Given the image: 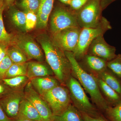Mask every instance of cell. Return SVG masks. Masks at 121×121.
<instances>
[{
  "label": "cell",
  "mask_w": 121,
  "mask_h": 121,
  "mask_svg": "<svg viewBox=\"0 0 121 121\" xmlns=\"http://www.w3.org/2000/svg\"><path fill=\"white\" fill-rule=\"evenodd\" d=\"M45 54L46 60L56 78L62 85L66 83L72 75L71 65L65 52L53 43L51 37L45 34L37 36Z\"/></svg>",
  "instance_id": "cell-1"
},
{
  "label": "cell",
  "mask_w": 121,
  "mask_h": 121,
  "mask_svg": "<svg viewBox=\"0 0 121 121\" xmlns=\"http://www.w3.org/2000/svg\"><path fill=\"white\" fill-rule=\"evenodd\" d=\"M71 65L72 75L79 82L85 90L89 94L92 101L99 110L105 112L109 106L102 94L97 78L81 67L72 52H64Z\"/></svg>",
  "instance_id": "cell-2"
},
{
  "label": "cell",
  "mask_w": 121,
  "mask_h": 121,
  "mask_svg": "<svg viewBox=\"0 0 121 121\" xmlns=\"http://www.w3.org/2000/svg\"><path fill=\"white\" fill-rule=\"evenodd\" d=\"M66 85L69 90L73 105L80 112L93 117L101 114L99 110L91 103L81 84L73 76H70Z\"/></svg>",
  "instance_id": "cell-3"
},
{
  "label": "cell",
  "mask_w": 121,
  "mask_h": 121,
  "mask_svg": "<svg viewBox=\"0 0 121 121\" xmlns=\"http://www.w3.org/2000/svg\"><path fill=\"white\" fill-rule=\"evenodd\" d=\"M110 22L103 17L101 24L94 28H81L78 44L73 52L78 61L86 54L89 46L92 41L99 36L103 35L107 31L112 29Z\"/></svg>",
  "instance_id": "cell-4"
},
{
  "label": "cell",
  "mask_w": 121,
  "mask_h": 121,
  "mask_svg": "<svg viewBox=\"0 0 121 121\" xmlns=\"http://www.w3.org/2000/svg\"><path fill=\"white\" fill-rule=\"evenodd\" d=\"M50 20V31L54 35L65 29L79 27L76 11L62 3H58L53 8Z\"/></svg>",
  "instance_id": "cell-5"
},
{
  "label": "cell",
  "mask_w": 121,
  "mask_h": 121,
  "mask_svg": "<svg viewBox=\"0 0 121 121\" xmlns=\"http://www.w3.org/2000/svg\"><path fill=\"white\" fill-rule=\"evenodd\" d=\"M101 0H89L76 11L78 25L81 28L96 27L101 24L103 17Z\"/></svg>",
  "instance_id": "cell-6"
},
{
  "label": "cell",
  "mask_w": 121,
  "mask_h": 121,
  "mask_svg": "<svg viewBox=\"0 0 121 121\" xmlns=\"http://www.w3.org/2000/svg\"><path fill=\"white\" fill-rule=\"evenodd\" d=\"M50 106L54 115L64 112L72 102L68 88L59 85L41 95Z\"/></svg>",
  "instance_id": "cell-7"
},
{
  "label": "cell",
  "mask_w": 121,
  "mask_h": 121,
  "mask_svg": "<svg viewBox=\"0 0 121 121\" xmlns=\"http://www.w3.org/2000/svg\"><path fill=\"white\" fill-rule=\"evenodd\" d=\"M81 28L79 27L68 28L51 35L54 45L64 52H73L78 44Z\"/></svg>",
  "instance_id": "cell-8"
},
{
  "label": "cell",
  "mask_w": 121,
  "mask_h": 121,
  "mask_svg": "<svg viewBox=\"0 0 121 121\" xmlns=\"http://www.w3.org/2000/svg\"><path fill=\"white\" fill-rule=\"evenodd\" d=\"M12 45H15L23 52L28 58L39 62L44 60L42 50L37 43L29 35L19 34L14 36Z\"/></svg>",
  "instance_id": "cell-9"
},
{
  "label": "cell",
  "mask_w": 121,
  "mask_h": 121,
  "mask_svg": "<svg viewBox=\"0 0 121 121\" xmlns=\"http://www.w3.org/2000/svg\"><path fill=\"white\" fill-rule=\"evenodd\" d=\"M24 92L25 98L36 109L43 121H52L54 115L50 106L33 88L30 81L25 86Z\"/></svg>",
  "instance_id": "cell-10"
},
{
  "label": "cell",
  "mask_w": 121,
  "mask_h": 121,
  "mask_svg": "<svg viewBox=\"0 0 121 121\" xmlns=\"http://www.w3.org/2000/svg\"><path fill=\"white\" fill-rule=\"evenodd\" d=\"M24 98L22 90H13L0 99V106L8 117L13 120L17 117L20 104Z\"/></svg>",
  "instance_id": "cell-11"
},
{
  "label": "cell",
  "mask_w": 121,
  "mask_h": 121,
  "mask_svg": "<svg viewBox=\"0 0 121 121\" xmlns=\"http://www.w3.org/2000/svg\"><path fill=\"white\" fill-rule=\"evenodd\" d=\"M116 48L107 43L103 35L95 38L91 43L86 54L95 56L108 62L117 56Z\"/></svg>",
  "instance_id": "cell-12"
},
{
  "label": "cell",
  "mask_w": 121,
  "mask_h": 121,
  "mask_svg": "<svg viewBox=\"0 0 121 121\" xmlns=\"http://www.w3.org/2000/svg\"><path fill=\"white\" fill-rule=\"evenodd\" d=\"M81 60L82 65H80L81 67L96 77L108 68L107 62L92 55L86 54Z\"/></svg>",
  "instance_id": "cell-13"
},
{
  "label": "cell",
  "mask_w": 121,
  "mask_h": 121,
  "mask_svg": "<svg viewBox=\"0 0 121 121\" xmlns=\"http://www.w3.org/2000/svg\"><path fill=\"white\" fill-rule=\"evenodd\" d=\"M30 81L33 88L40 95L60 85L56 78L51 76L33 78Z\"/></svg>",
  "instance_id": "cell-14"
},
{
  "label": "cell",
  "mask_w": 121,
  "mask_h": 121,
  "mask_svg": "<svg viewBox=\"0 0 121 121\" xmlns=\"http://www.w3.org/2000/svg\"><path fill=\"white\" fill-rule=\"evenodd\" d=\"M55 0H41L37 12L36 26L39 29L45 28L47 26L48 18L54 8Z\"/></svg>",
  "instance_id": "cell-15"
},
{
  "label": "cell",
  "mask_w": 121,
  "mask_h": 121,
  "mask_svg": "<svg viewBox=\"0 0 121 121\" xmlns=\"http://www.w3.org/2000/svg\"><path fill=\"white\" fill-rule=\"evenodd\" d=\"M16 118L43 121L36 109L25 98L21 102L18 116Z\"/></svg>",
  "instance_id": "cell-16"
},
{
  "label": "cell",
  "mask_w": 121,
  "mask_h": 121,
  "mask_svg": "<svg viewBox=\"0 0 121 121\" xmlns=\"http://www.w3.org/2000/svg\"><path fill=\"white\" fill-rule=\"evenodd\" d=\"M53 74L49 66L35 62L28 63L26 76L29 80L33 78L50 76Z\"/></svg>",
  "instance_id": "cell-17"
},
{
  "label": "cell",
  "mask_w": 121,
  "mask_h": 121,
  "mask_svg": "<svg viewBox=\"0 0 121 121\" xmlns=\"http://www.w3.org/2000/svg\"><path fill=\"white\" fill-rule=\"evenodd\" d=\"M96 78L100 90L109 105L114 107L121 104V95L101 79Z\"/></svg>",
  "instance_id": "cell-18"
},
{
  "label": "cell",
  "mask_w": 121,
  "mask_h": 121,
  "mask_svg": "<svg viewBox=\"0 0 121 121\" xmlns=\"http://www.w3.org/2000/svg\"><path fill=\"white\" fill-rule=\"evenodd\" d=\"M52 121H84L82 114L73 105L59 115H54Z\"/></svg>",
  "instance_id": "cell-19"
},
{
  "label": "cell",
  "mask_w": 121,
  "mask_h": 121,
  "mask_svg": "<svg viewBox=\"0 0 121 121\" xmlns=\"http://www.w3.org/2000/svg\"><path fill=\"white\" fill-rule=\"evenodd\" d=\"M97 78L102 79L121 96V81L119 78L110 70L107 68Z\"/></svg>",
  "instance_id": "cell-20"
},
{
  "label": "cell",
  "mask_w": 121,
  "mask_h": 121,
  "mask_svg": "<svg viewBox=\"0 0 121 121\" xmlns=\"http://www.w3.org/2000/svg\"><path fill=\"white\" fill-rule=\"evenodd\" d=\"M9 16L11 22L19 30L26 31V13L16 8L13 5L9 7Z\"/></svg>",
  "instance_id": "cell-21"
},
{
  "label": "cell",
  "mask_w": 121,
  "mask_h": 121,
  "mask_svg": "<svg viewBox=\"0 0 121 121\" xmlns=\"http://www.w3.org/2000/svg\"><path fill=\"white\" fill-rule=\"evenodd\" d=\"M4 9V4L0 7V45L8 48L9 46L12 45L14 36L7 32L5 28L2 16Z\"/></svg>",
  "instance_id": "cell-22"
},
{
  "label": "cell",
  "mask_w": 121,
  "mask_h": 121,
  "mask_svg": "<svg viewBox=\"0 0 121 121\" xmlns=\"http://www.w3.org/2000/svg\"><path fill=\"white\" fill-rule=\"evenodd\" d=\"M29 80L27 76H20L11 78L1 79L5 84L13 90H20L25 87Z\"/></svg>",
  "instance_id": "cell-23"
},
{
  "label": "cell",
  "mask_w": 121,
  "mask_h": 121,
  "mask_svg": "<svg viewBox=\"0 0 121 121\" xmlns=\"http://www.w3.org/2000/svg\"><path fill=\"white\" fill-rule=\"evenodd\" d=\"M7 54L13 64L26 63L28 59L23 52L15 45L8 48Z\"/></svg>",
  "instance_id": "cell-24"
},
{
  "label": "cell",
  "mask_w": 121,
  "mask_h": 121,
  "mask_svg": "<svg viewBox=\"0 0 121 121\" xmlns=\"http://www.w3.org/2000/svg\"><path fill=\"white\" fill-rule=\"evenodd\" d=\"M27 66L28 63L27 62L21 64H13L7 72L4 78L26 76Z\"/></svg>",
  "instance_id": "cell-25"
},
{
  "label": "cell",
  "mask_w": 121,
  "mask_h": 121,
  "mask_svg": "<svg viewBox=\"0 0 121 121\" xmlns=\"http://www.w3.org/2000/svg\"><path fill=\"white\" fill-rule=\"evenodd\" d=\"M104 112L109 121H121V103L115 106H109Z\"/></svg>",
  "instance_id": "cell-26"
},
{
  "label": "cell",
  "mask_w": 121,
  "mask_h": 121,
  "mask_svg": "<svg viewBox=\"0 0 121 121\" xmlns=\"http://www.w3.org/2000/svg\"><path fill=\"white\" fill-rule=\"evenodd\" d=\"M41 0H21L19 7L25 11H32L37 14Z\"/></svg>",
  "instance_id": "cell-27"
},
{
  "label": "cell",
  "mask_w": 121,
  "mask_h": 121,
  "mask_svg": "<svg viewBox=\"0 0 121 121\" xmlns=\"http://www.w3.org/2000/svg\"><path fill=\"white\" fill-rule=\"evenodd\" d=\"M107 67L119 78H121V54L117 55L112 60L107 62Z\"/></svg>",
  "instance_id": "cell-28"
},
{
  "label": "cell",
  "mask_w": 121,
  "mask_h": 121,
  "mask_svg": "<svg viewBox=\"0 0 121 121\" xmlns=\"http://www.w3.org/2000/svg\"><path fill=\"white\" fill-rule=\"evenodd\" d=\"M26 13V31H29L36 26L37 22V14L32 11H24Z\"/></svg>",
  "instance_id": "cell-29"
},
{
  "label": "cell",
  "mask_w": 121,
  "mask_h": 121,
  "mask_svg": "<svg viewBox=\"0 0 121 121\" xmlns=\"http://www.w3.org/2000/svg\"><path fill=\"white\" fill-rule=\"evenodd\" d=\"M13 64L11 59L7 54L4 59L0 63V80L4 78L7 72Z\"/></svg>",
  "instance_id": "cell-30"
},
{
  "label": "cell",
  "mask_w": 121,
  "mask_h": 121,
  "mask_svg": "<svg viewBox=\"0 0 121 121\" xmlns=\"http://www.w3.org/2000/svg\"><path fill=\"white\" fill-rule=\"evenodd\" d=\"M89 0H71L69 7L73 10L77 11L80 9Z\"/></svg>",
  "instance_id": "cell-31"
},
{
  "label": "cell",
  "mask_w": 121,
  "mask_h": 121,
  "mask_svg": "<svg viewBox=\"0 0 121 121\" xmlns=\"http://www.w3.org/2000/svg\"><path fill=\"white\" fill-rule=\"evenodd\" d=\"M81 113L84 121H109L101 114L98 117H93L87 115L85 113Z\"/></svg>",
  "instance_id": "cell-32"
},
{
  "label": "cell",
  "mask_w": 121,
  "mask_h": 121,
  "mask_svg": "<svg viewBox=\"0 0 121 121\" xmlns=\"http://www.w3.org/2000/svg\"><path fill=\"white\" fill-rule=\"evenodd\" d=\"M13 91L0 80V99L4 97Z\"/></svg>",
  "instance_id": "cell-33"
},
{
  "label": "cell",
  "mask_w": 121,
  "mask_h": 121,
  "mask_svg": "<svg viewBox=\"0 0 121 121\" xmlns=\"http://www.w3.org/2000/svg\"><path fill=\"white\" fill-rule=\"evenodd\" d=\"M0 121H13L9 118L5 113L3 109L0 106Z\"/></svg>",
  "instance_id": "cell-34"
},
{
  "label": "cell",
  "mask_w": 121,
  "mask_h": 121,
  "mask_svg": "<svg viewBox=\"0 0 121 121\" xmlns=\"http://www.w3.org/2000/svg\"><path fill=\"white\" fill-rule=\"evenodd\" d=\"M117 0H101V6L103 11L108 6Z\"/></svg>",
  "instance_id": "cell-35"
},
{
  "label": "cell",
  "mask_w": 121,
  "mask_h": 121,
  "mask_svg": "<svg viewBox=\"0 0 121 121\" xmlns=\"http://www.w3.org/2000/svg\"><path fill=\"white\" fill-rule=\"evenodd\" d=\"M16 0H3L4 6L5 8H9L13 5V4Z\"/></svg>",
  "instance_id": "cell-36"
},
{
  "label": "cell",
  "mask_w": 121,
  "mask_h": 121,
  "mask_svg": "<svg viewBox=\"0 0 121 121\" xmlns=\"http://www.w3.org/2000/svg\"><path fill=\"white\" fill-rule=\"evenodd\" d=\"M7 48H4L3 51L1 54L0 55V63L4 59L5 56L7 55Z\"/></svg>",
  "instance_id": "cell-37"
},
{
  "label": "cell",
  "mask_w": 121,
  "mask_h": 121,
  "mask_svg": "<svg viewBox=\"0 0 121 121\" xmlns=\"http://www.w3.org/2000/svg\"><path fill=\"white\" fill-rule=\"evenodd\" d=\"M61 3L64 4L69 5L71 0H59Z\"/></svg>",
  "instance_id": "cell-38"
},
{
  "label": "cell",
  "mask_w": 121,
  "mask_h": 121,
  "mask_svg": "<svg viewBox=\"0 0 121 121\" xmlns=\"http://www.w3.org/2000/svg\"><path fill=\"white\" fill-rule=\"evenodd\" d=\"M14 121H36L30 119H21V118H16L15 119Z\"/></svg>",
  "instance_id": "cell-39"
},
{
  "label": "cell",
  "mask_w": 121,
  "mask_h": 121,
  "mask_svg": "<svg viewBox=\"0 0 121 121\" xmlns=\"http://www.w3.org/2000/svg\"><path fill=\"white\" fill-rule=\"evenodd\" d=\"M4 47H2V46H0V54H1V53H2V51H3V49H4Z\"/></svg>",
  "instance_id": "cell-40"
},
{
  "label": "cell",
  "mask_w": 121,
  "mask_h": 121,
  "mask_svg": "<svg viewBox=\"0 0 121 121\" xmlns=\"http://www.w3.org/2000/svg\"><path fill=\"white\" fill-rule=\"evenodd\" d=\"M3 4H4L3 0H0V7Z\"/></svg>",
  "instance_id": "cell-41"
},
{
  "label": "cell",
  "mask_w": 121,
  "mask_h": 121,
  "mask_svg": "<svg viewBox=\"0 0 121 121\" xmlns=\"http://www.w3.org/2000/svg\"></svg>",
  "instance_id": "cell-42"
}]
</instances>
